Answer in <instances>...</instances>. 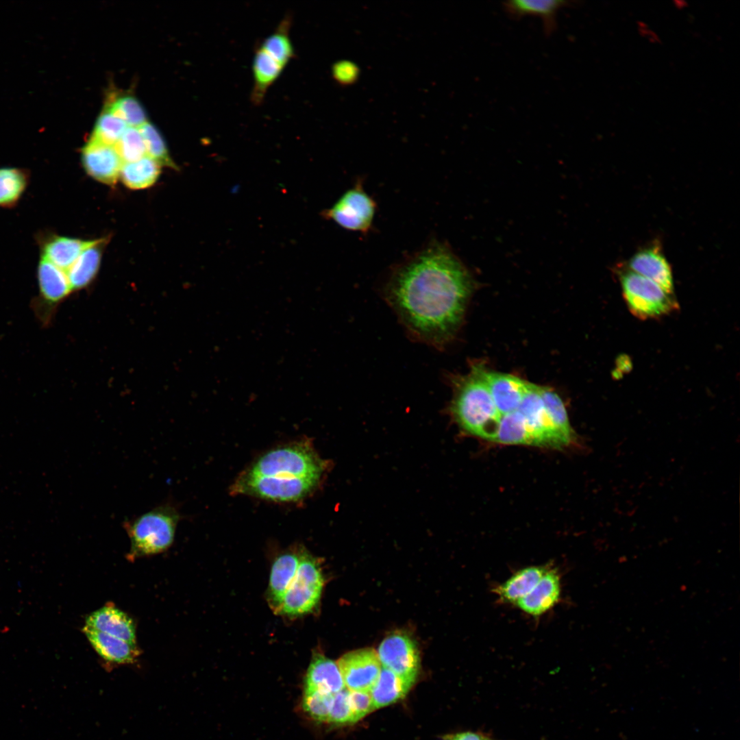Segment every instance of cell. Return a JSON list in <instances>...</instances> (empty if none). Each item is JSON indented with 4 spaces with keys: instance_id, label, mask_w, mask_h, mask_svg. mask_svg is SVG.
Here are the masks:
<instances>
[{
    "instance_id": "6da1fadb",
    "label": "cell",
    "mask_w": 740,
    "mask_h": 740,
    "mask_svg": "<svg viewBox=\"0 0 740 740\" xmlns=\"http://www.w3.org/2000/svg\"><path fill=\"white\" fill-rule=\"evenodd\" d=\"M473 288L460 259L432 241L391 269L384 295L414 338L440 348L458 330Z\"/></svg>"
},
{
    "instance_id": "7a4b0ae2",
    "label": "cell",
    "mask_w": 740,
    "mask_h": 740,
    "mask_svg": "<svg viewBox=\"0 0 740 740\" xmlns=\"http://www.w3.org/2000/svg\"><path fill=\"white\" fill-rule=\"evenodd\" d=\"M454 395L449 412L467 433L493 441L500 415L481 372L473 366L469 374L451 378Z\"/></svg>"
},
{
    "instance_id": "3957f363",
    "label": "cell",
    "mask_w": 740,
    "mask_h": 740,
    "mask_svg": "<svg viewBox=\"0 0 740 740\" xmlns=\"http://www.w3.org/2000/svg\"><path fill=\"white\" fill-rule=\"evenodd\" d=\"M325 467V462L312 445L307 440H302L269 451L243 473L269 477L280 482L299 479L320 481Z\"/></svg>"
},
{
    "instance_id": "277c9868",
    "label": "cell",
    "mask_w": 740,
    "mask_h": 740,
    "mask_svg": "<svg viewBox=\"0 0 740 740\" xmlns=\"http://www.w3.org/2000/svg\"><path fill=\"white\" fill-rule=\"evenodd\" d=\"M180 514L174 504L166 503L127 521L124 527L130 539V558L166 551L173 543Z\"/></svg>"
},
{
    "instance_id": "5b68a950",
    "label": "cell",
    "mask_w": 740,
    "mask_h": 740,
    "mask_svg": "<svg viewBox=\"0 0 740 740\" xmlns=\"http://www.w3.org/2000/svg\"><path fill=\"white\" fill-rule=\"evenodd\" d=\"M622 295L630 312L637 318H661L678 309L674 294H669L653 281L630 270L619 272Z\"/></svg>"
},
{
    "instance_id": "8992f818",
    "label": "cell",
    "mask_w": 740,
    "mask_h": 740,
    "mask_svg": "<svg viewBox=\"0 0 740 740\" xmlns=\"http://www.w3.org/2000/svg\"><path fill=\"white\" fill-rule=\"evenodd\" d=\"M323 587V575L317 560L302 553L295 578L276 610L286 615L309 613L317 604Z\"/></svg>"
},
{
    "instance_id": "52a82bcc",
    "label": "cell",
    "mask_w": 740,
    "mask_h": 740,
    "mask_svg": "<svg viewBox=\"0 0 740 740\" xmlns=\"http://www.w3.org/2000/svg\"><path fill=\"white\" fill-rule=\"evenodd\" d=\"M376 204L364 190L359 180L325 212V215L343 228L367 234L372 227Z\"/></svg>"
},
{
    "instance_id": "ba28073f",
    "label": "cell",
    "mask_w": 740,
    "mask_h": 740,
    "mask_svg": "<svg viewBox=\"0 0 740 740\" xmlns=\"http://www.w3.org/2000/svg\"><path fill=\"white\" fill-rule=\"evenodd\" d=\"M517 410L523 417L534 445L562 447L571 443L549 418L538 385L529 384Z\"/></svg>"
},
{
    "instance_id": "9c48e42d",
    "label": "cell",
    "mask_w": 740,
    "mask_h": 740,
    "mask_svg": "<svg viewBox=\"0 0 740 740\" xmlns=\"http://www.w3.org/2000/svg\"><path fill=\"white\" fill-rule=\"evenodd\" d=\"M377 653L382 667L415 683L419 669V656L415 643L408 636L401 632L388 636Z\"/></svg>"
},
{
    "instance_id": "30bf717a",
    "label": "cell",
    "mask_w": 740,
    "mask_h": 740,
    "mask_svg": "<svg viewBox=\"0 0 740 740\" xmlns=\"http://www.w3.org/2000/svg\"><path fill=\"white\" fill-rule=\"evenodd\" d=\"M336 664L345 686L349 691H370L382 669L378 653L372 648L346 653Z\"/></svg>"
},
{
    "instance_id": "8fae6325",
    "label": "cell",
    "mask_w": 740,
    "mask_h": 740,
    "mask_svg": "<svg viewBox=\"0 0 740 740\" xmlns=\"http://www.w3.org/2000/svg\"><path fill=\"white\" fill-rule=\"evenodd\" d=\"M290 63L284 57L259 42L256 45L252 61L253 85L250 101L253 106H261L269 89L280 77Z\"/></svg>"
},
{
    "instance_id": "7c38bea8",
    "label": "cell",
    "mask_w": 740,
    "mask_h": 740,
    "mask_svg": "<svg viewBox=\"0 0 740 740\" xmlns=\"http://www.w3.org/2000/svg\"><path fill=\"white\" fill-rule=\"evenodd\" d=\"M82 161L90 176L108 185L116 182L123 163L114 146L90 138L82 148Z\"/></svg>"
},
{
    "instance_id": "4fadbf2b",
    "label": "cell",
    "mask_w": 740,
    "mask_h": 740,
    "mask_svg": "<svg viewBox=\"0 0 740 740\" xmlns=\"http://www.w3.org/2000/svg\"><path fill=\"white\" fill-rule=\"evenodd\" d=\"M481 372L500 416L517 410L530 382L511 374L489 371L482 367Z\"/></svg>"
},
{
    "instance_id": "5bb4252c",
    "label": "cell",
    "mask_w": 740,
    "mask_h": 740,
    "mask_svg": "<svg viewBox=\"0 0 740 740\" xmlns=\"http://www.w3.org/2000/svg\"><path fill=\"white\" fill-rule=\"evenodd\" d=\"M628 267L630 270L653 281L667 293L674 294L672 270L657 244L637 251L630 258Z\"/></svg>"
},
{
    "instance_id": "9a60e30c",
    "label": "cell",
    "mask_w": 740,
    "mask_h": 740,
    "mask_svg": "<svg viewBox=\"0 0 740 740\" xmlns=\"http://www.w3.org/2000/svg\"><path fill=\"white\" fill-rule=\"evenodd\" d=\"M560 594V576L558 570L547 566L533 589L515 605L523 613L537 617L546 613L558 604Z\"/></svg>"
},
{
    "instance_id": "2e32d148",
    "label": "cell",
    "mask_w": 740,
    "mask_h": 740,
    "mask_svg": "<svg viewBox=\"0 0 740 740\" xmlns=\"http://www.w3.org/2000/svg\"><path fill=\"white\" fill-rule=\"evenodd\" d=\"M82 630L96 652L109 664H130L140 654L136 643L125 641L86 625Z\"/></svg>"
},
{
    "instance_id": "e0dca14e",
    "label": "cell",
    "mask_w": 740,
    "mask_h": 740,
    "mask_svg": "<svg viewBox=\"0 0 740 740\" xmlns=\"http://www.w3.org/2000/svg\"><path fill=\"white\" fill-rule=\"evenodd\" d=\"M42 256L60 269L67 271L81 253L96 240L84 241L55 234L39 237Z\"/></svg>"
},
{
    "instance_id": "ac0fdd59",
    "label": "cell",
    "mask_w": 740,
    "mask_h": 740,
    "mask_svg": "<svg viewBox=\"0 0 740 740\" xmlns=\"http://www.w3.org/2000/svg\"><path fill=\"white\" fill-rule=\"evenodd\" d=\"M574 1L563 0H513L503 3L504 11L515 18L525 16L539 17L544 32L550 35L556 28V15L560 9L571 6Z\"/></svg>"
},
{
    "instance_id": "d6986e66",
    "label": "cell",
    "mask_w": 740,
    "mask_h": 740,
    "mask_svg": "<svg viewBox=\"0 0 740 740\" xmlns=\"http://www.w3.org/2000/svg\"><path fill=\"white\" fill-rule=\"evenodd\" d=\"M345 688L336 663L323 655H316L307 671L304 691L334 694Z\"/></svg>"
},
{
    "instance_id": "ffe728a7",
    "label": "cell",
    "mask_w": 740,
    "mask_h": 740,
    "mask_svg": "<svg viewBox=\"0 0 740 740\" xmlns=\"http://www.w3.org/2000/svg\"><path fill=\"white\" fill-rule=\"evenodd\" d=\"M37 278L40 299L47 306H55L72 291L66 271L43 258L38 262Z\"/></svg>"
},
{
    "instance_id": "44dd1931",
    "label": "cell",
    "mask_w": 740,
    "mask_h": 740,
    "mask_svg": "<svg viewBox=\"0 0 740 740\" xmlns=\"http://www.w3.org/2000/svg\"><path fill=\"white\" fill-rule=\"evenodd\" d=\"M86 626L96 630L136 643L133 620L124 612L113 606H104L90 614Z\"/></svg>"
},
{
    "instance_id": "7402d4cb",
    "label": "cell",
    "mask_w": 740,
    "mask_h": 740,
    "mask_svg": "<svg viewBox=\"0 0 740 740\" xmlns=\"http://www.w3.org/2000/svg\"><path fill=\"white\" fill-rule=\"evenodd\" d=\"M547 567L529 566L518 570L503 583L496 586L493 592L502 602L515 604L533 589Z\"/></svg>"
},
{
    "instance_id": "603a6c76",
    "label": "cell",
    "mask_w": 740,
    "mask_h": 740,
    "mask_svg": "<svg viewBox=\"0 0 740 740\" xmlns=\"http://www.w3.org/2000/svg\"><path fill=\"white\" fill-rule=\"evenodd\" d=\"M104 243V239L96 240L66 271L72 291L84 288L95 278L99 268Z\"/></svg>"
},
{
    "instance_id": "cb8c5ba5",
    "label": "cell",
    "mask_w": 740,
    "mask_h": 740,
    "mask_svg": "<svg viewBox=\"0 0 740 740\" xmlns=\"http://www.w3.org/2000/svg\"><path fill=\"white\" fill-rule=\"evenodd\" d=\"M301 554L288 552L280 555L273 564L269 580V597L276 609L295 578Z\"/></svg>"
},
{
    "instance_id": "d4e9b609",
    "label": "cell",
    "mask_w": 740,
    "mask_h": 740,
    "mask_svg": "<svg viewBox=\"0 0 740 740\" xmlns=\"http://www.w3.org/2000/svg\"><path fill=\"white\" fill-rule=\"evenodd\" d=\"M412 683L382 667L374 685L370 690L375 708L390 705L404 698Z\"/></svg>"
},
{
    "instance_id": "484cf974",
    "label": "cell",
    "mask_w": 740,
    "mask_h": 740,
    "mask_svg": "<svg viewBox=\"0 0 740 740\" xmlns=\"http://www.w3.org/2000/svg\"><path fill=\"white\" fill-rule=\"evenodd\" d=\"M160 166L156 161L146 156L134 162L123 163L119 177L131 189H143L156 182Z\"/></svg>"
},
{
    "instance_id": "4316f807",
    "label": "cell",
    "mask_w": 740,
    "mask_h": 740,
    "mask_svg": "<svg viewBox=\"0 0 740 740\" xmlns=\"http://www.w3.org/2000/svg\"><path fill=\"white\" fill-rule=\"evenodd\" d=\"M26 170L11 166L0 168V208H8L18 202L28 183Z\"/></svg>"
},
{
    "instance_id": "83f0119b",
    "label": "cell",
    "mask_w": 740,
    "mask_h": 740,
    "mask_svg": "<svg viewBox=\"0 0 740 740\" xmlns=\"http://www.w3.org/2000/svg\"><path fill=\"white\" fill-rule=\"evenodd\" d=\"M493 441L508 445H534L526 422L517 410L500 416Z\"/></svg>"
},
{
    "instance_id": "f1b7e54d",
    "label": "cell",
    "mask_w": 740,
    "mask_h": 740,
    "mask_svg": "<svg viewBox=\"0 0 740 740\" xmlns=\"http://www.w3.org/2000/svg\"><path fill=\"white\" fill-rule=\"evenodd\" d=\"M104 110L121 119L129 127L137 128L147 122L144 108L130 95H121L110 100Z\"/></svg>"
},
{
    "instance_id": "f546056e",
    "label": "cell",
    "mask_w": 740,
    "mask_h": 740,
    "mask_svg": "<svg viewBox=\"0 0 740 740\" xmlns=\"http://www.w3.org/2000/svg\"><path fill=\"white\" fill-rule=\"evenodd\" d=\"M545 410L555 427L571 442L574 433L569 424L565 406L558 395L552 389L539 386Z\"/></svg>"
},
{
    "instance_id": "4dcf8cb0",
    "label": "cell",
    "mask_w": 740,
    "mask_h": 740,
    "mask_svg": "<svg viewBox=\"0 0 740 740\" xmlns=\"http://www.w3.org/2000/svg\"><path fill=\"white\" fill-rule=\"evenodd\" d=\"M138 130L143 138L146 156L156 161L160 166L164 165L175 168L171 160L164 140L157 128L149 122H146Z\"/></svg>"
},
{
    "instance_id": "1f68e13d",
    "label": "cell",
    "mask_w": 740,
    "mask_h": 740,
    "mask_svg": "<svg viewBox=\"0 0 740 740\" xmlns=\"http://www.w3.org/2000/svg\"><path fill=\"white\" fill-rule=\"evenodd\" d=\"M127 127L124 121L104 110L95 123L90 139L114 146Z\"/></svg>"
},
{
    "instance_id": "d6a6232c",
    "label": "cell",
    "mask_w": 740,
    "mask_h": 740,
    "mask_svg": "<svg viewBox=\"0 0 740 740\" xmlns=\"http://www.w3.org/2000/svg\"><path fill=\"white\" fill-rule=\"evenodd\" d=\"M114 147L123 163L146 156L144 142L136 127H127Z\"/></svg>"
},
{
    "instance_id": "836d02e7",
    "label": "cell",
    "mask_w": 740,
    "mask_h": 740,
    "mask_svg": "<svg viewBox=\"0 0 740 740\" xmlns=\"http://www.w3.org/2000/svg\"><path fill=\"white\" fill-rule=\"evenodd\" d=\"M333 695L317 691H304L303 708L312 719L327 722Z\"/></svg>"
},
{
    "instance_id": "e575fe53",
    "label": "cell",
    "mask_w": 740,
    "mask_h": 740,
    "mask_svg": "<svg viewBox=\"0 0 740 740\" xmlns=\"http://www.w3.org/2000/svg\"><path fill=\"white\" fill-rule=\"evenodd\" d=\"M327 722L334 724L354 723L349 699V690L346 687L333 695Z\"/></svg>"
},
{
    "instance_id": "d590c367",
    "label": "cell",
    "mask_w": 740,
    "mask_h": 740,
    "mask_svg": "<svg viewBox=\"0 0 740 740\" xmlns=\"http://www.w3.org/2000/svg\"><path fill=\"white\" fill-rule=\"evenodd\" d=\"M349 699L354 723L375 709L370 691L349 690Z\"/></svg>"
},
{
    "instance_id": "8d00e7d4",
    "label": "cell",
    "mask_w": 740,
    "mask_h": 740,
    "mask_svg": "<svg viewBox=\"0 0 740 740\" xmlns=\"http://www.w3.org/2000/svg\"><path fill=\"white\" fill-rule=\"evenodd\" d=\"M637 31L639 35L648 42L652 44H658L661 42V38L658 34L654 31L651 27L643 21H638L637 23Z\"/></svg>"
},
{
    "instance_id": "74e56055",
    "label": "cell",
    "mask_w": 740,
    "mask_h": 740,
    "mask_svg": "<svg viewBox=\"0 0 740 740\" xmlns=\"http://www.w3.org/2000/svg\"><path fill=\"white\" fill-rule=\"evenodd\" d=\"M484 738L482 735H479V734H478L476 732H460V733L456 734L455 735H453L450 738V740H484Z\"/></svg>"
},
{
    "instance_id": "f35d334b",
    "label": "cell",
    "mask_w": 740,
    "mask_h": 740,
    "mask_svg": "<svg viewBox=\"0 0 740 740\" xmlns=\"http://www.w3.org/2000/svg\"><path fill=\"white\" fill-rule=\"evenodd\" d=\"M484 740H491V739H485V738H484Z\"/></svg>"
}]
</instances>
